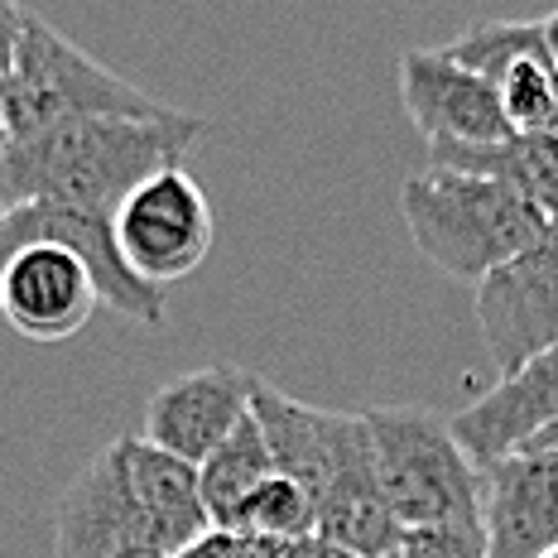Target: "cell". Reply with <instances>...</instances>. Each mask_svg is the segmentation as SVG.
<instances>
[{"label":"cell","mask_w":558,"mask_h":558,"mask_svg":"<svg viewBox=\"0 0 558 558\" xmlns=\"http://www.w3.org/2000/svg\"><path fill=\"white\" fill-rule=\"evenodd\" d=\"M207 121L189 111L87 116L0 145V213L15 203H63L116 217L125 193L149 173L183 165Z\"/></svg>","instance_id":"obj_1"},{"label":"cell","mask_w":558,"mask_h":558,"mask_svg":"<svg viewBox=\"0 0 558 558\" xmlns=\"http://www.w3.org/2000/svg\"><path fill=\"white\" fill-rule=\"evenodd\" d=\"M400 213L418 255L468 284L534 246L554 227L539 207L510 193L506 183L458 169H428L410 179L400 189Z\"/></svg>","instance_id":"obj_2"},{"label":"cell","mask_w":558,"mask_h":558,"mask_svg":"<svg viewBox=\"0 0 558 558\" xmlns=\"http://www.w3.org/2000/svg\"><path fill=\"white\" fill-rule=\"evenodd\" d=\"M165 101L145 97L135 83L111 73L92 53L77 49L68 34L44 25L39 15L25 20L15 49L10 83L0 92V145L5 140L39 135L63 121H87V116H159Z\"/></svg>","instance_id":"obj_3"},{"label":"cell","mask_w":558,"mask_h":558,"mask_svg":"<svg viewBox=\"0 0 558 558\" xmlns=\"http://www.w3.org/2000/svg\"><path fill=\"white\" fill-rule=\"evenodd\" d=\"M366 424L400 530L482 525V468L448 418L428 410H366Z\"/></svg>","instance_id":"obj_4"},{"label":"cell","mask_w":558,"mask_h":558,"mask_svg":"<svg viewBox=\"0 0 558 558\" xmlns=\"http://www.w3.org/2000/svg\"><path fill=\"white\" fill-rule=\"evenodd\" d=\"M116 251L125 270L140 275L145 284L169 289L173 279L193 275L213 251V203L193 183L183 165L149 173L140 189L125 193V203L111 217Z\"/></svg>","instance_id":"obj_5"},{"label":"cell","mask_w":558,"mask_h":558,"mask_svg":"<svg viewBox=\"0 0 558 558\" xmlns=\"http://www.w3.org/2000/svg\"><path fill=\"white\" fill-rule=\"evenodd\" d=\"M476 328L496 376H510L558 342V222L476 279Z\"/></svg>","instance_id":"obj_6"},{"label":"cell","mask_w":558,"mask_h":558,"mask_svg":"<svg viewBox=\"0 0 558 558\" xmlns=\"http://www.w3.org/2000/svg\"><path fill=\"white\" fill-rule=\"evenodd\" d=\"M101 294L87 260L63 241H25L0 260V318L29 342L83 332Z\"/></svg>","instance_id":"obj_7"},{"label":"cell","mask_w":558,"mask_h":558,"mask_svg":"<svg viewBox=\"0 0 558 558\" xmlns=\"http://www.w3.org/2000/svg\"><path fill=\"white\" fill-rule=\"evenodd\" d=\"M486 558H544L558 549V448H520L482 468Z\"/></svg>","instance_id":"obj_8"},{"label":"cell","mask_w":558,"mask_h":558,"mask_svg":"<svg viewBox=\"0 0 558 558\" xmlns=\"http://www.w3.org/2000/svg\"><path fill=\"white\" fill-rule=\"evenodd\" d=\"M400 101L414 131L438 145H482V140L510 135L501 97L482 73L462 68L444 49H404L400 53Z\"/></svg>","instance_id":"obj_9"},{"label":"cell","mask_w":558,"mask_h":558,"mask_svg":"<svg viewBox=\"0 0 558 558\" xmlns=\"http://www.w3.org/2000/svg\"><path fill=\"white\" fill-rule=\"evenodd\" d=\"M251 386H255L251 371L231 362L173 376L169 386L149 395L145 418H140V438L197 468L236 428V418L251 410Z\"/></svg>","instance_id":"obj_10"},{"label":"cell","mask_w":558,"mask_h":558,"mask_svg":"<svg viewBox=\"0 0 558 558\" xmlns=\"http://www.w3.org/2000/svg\"><path fill=\"white\" fill-rule=\"evenodd\" d=\"M448 424L476 458V468H492L496 458L520 452L530 438H539L549 424H558V342L501 376L482 400L458 410Z\"/></svg>","instance_id":"obj_11"},{"label":"cell","mask_w":558,"mask_h":558,"mask_svg":"<svg viewBox=\"0 0 558 558\" xmlns=\"http://www.w3.org/2000/svg\"><path fill=\"white\" fill-rule=\"evenodd\" d=\"M251 414H255V424H260L265 444H270L275 472L299 482L313 501H318V492L337 472V462L347 458V448L366 434V414L318 410V404H304V400H294V395L265 386L260 376H255V386H251Z\"/></svg>","instance_id":"obj_12"},{"label":"cell","mask_w":558,"mask_h":558,"mask_svg":"<svg viewBox=\"0 0 558 558\" xmlns=\"http://www.w3.org/2000/svg\"><path fill=\"white\" fill-rule=\"evenodd\" d=\"M135 539H149V534L121 476V458L107 444L58 496L53 558H111L121 544Z\"/></svg>","instance_id":"obj_13"},{"label":"cell","mask_w":558,"mask_h":558,"mask_svg":"<svg viewBox=\"0 0 558 558\" xmlns=\"http://www.w3.org/2000/svg\"><path fill=\"white\" fill-rule=\"evenodd\" d=\"M116 458H121V476L131 486V501L145 520L149 544L159 549H183L189 539H197L203 530H213L203 506V492H197V468L173 452L145 444L140 434L116 438Z\"/></svg>","instance_id":"obj_14"},{"label":"cell","mask_w":558,"mask_h":558,"mask_svg":"<svg viewBox=\"0 0 558 558\" xmlns=\"http://www.w3.org/2000/svg\"><path fill=\"white\" fill-rule=\"evenodd\" d=\"M428 165L506 183L510 193H520L549 222H558V135L554 131H510L501 140H482V145L438 140V145H428Z\"/></svg>","instance_id":"obj_15"},{"label":"cell","mask_w":558,"mask_h":558,"mask_svg":"<svg viewBox=\"0 0 558 558\" xmlns=\"http://www.w3.org/2000/svg\"><path fill=\"white\" fill-rule=\"evenodd\" d=\"M275 472V458H270V444H265L260 424H255V414L246 410L236 418V428L207 452L203 462H197V492H203V506H207V520H213L217 530L231 520V510H236L255 486L265 482V476Z\"/></svg>","instance_id":"obj_16"},{"label":"cell","mask_w":558,"mask_h":558,"mask_svg":"<svg viewBox=\"0 0 558 558\" xmlns=\"http://www.w3.org/2000/svg\"><path fill=\"white\" fill-rule=\"evenodd\" d=\"M313 496L299 482H289L284 472H270L260 486L231 510V520L222 530L246 534V539H275V544H294L313 534Z\"/></svg>","instance_id":"obj_17"},{"label":"cell","mask_w":558,"mask_h":558,"mask_svg":"<svg viewBox=\"0 0 558 558\" xmlns=\"http://www.w3.org/2000/svg\"><path fill=\"white\" fill-rule=\"evenodd\" d=\"M496 97L510 131H554L558 135V63L549 49L520 53L496 77Z\"/></svg>","instance_id":"obj_18"},{"label":"cell","mask_w":558,"mask_h":558,"mask_svg":"<svg viewBox=\"0 0 558 558\" xmlns=\"http://www.w3.org/2000/svg\"><path fill=\"white\" fill-rule=\"evenodd\" d=\"M534 49H549L544 44V20H486V25H472L468 34L444 44L448 58H458L462 68L482 73L492 87L520 53H534Z\"/></svg>","instance_id":"obj_19"},{"label":"cell","mask_w":558,"mask_h":558,"mask_svg":"<svg viewBox=\"0 0 558 558\" xmlns=\"http://www.w3.org/2000/svg\"><path fill=\"white\" fill-rule=\"evenodd\" d=\"M386 558H486L482 525H424L404 530Z\"/></svg>","instance_id":"obj_20"},{"label":"cell","mask_w":558,"mask_h":558,"mask_svg":"<svg viewBox=\"0 0 558 558\" xmlns=\"http://www.w3.org/2000/svg\"><path fill=\"white\" fill-rule=\"evenodd\" d=\"M29 10L20 0H0V92L10 83V68H15V49H20V34H25Z\"/></svg>","instance_id":"obj_21"},{"label":"cell","mask_w":558,"mask_h":558,"mask_svg":"<svg viewBox=\"0 0 558 558\" xmlns=\"http://www.w3.org/2000/svg\"><path fill=\"white\" fill-rule=\"evenodd\" d=\"M246 549V534H231V530H203L197 539H189L183 549H173V558H241Z\"/></svg>","instance_id":"obj_22"},{"label":"cell","mask_w":558,"mask_h":558,"mask_svg":"<svg viewBox=\"0 0 558 558\" xmlns=\"http://www.w3.org/2000/svg\"><path fill=\"white\" fill-rule=\"evenodd\" d=\"M284 558H356V554L342 549V544H328L323 534H308V539L284 544Z\"/></svg>","instance_id":"obj_23"},{"label":"cell","mask_w":558,"mask_h":558,"mask_svg":"<svg viewBox=\"0 0 558 558\" xmlns=\"http://www.w3.org/2000/svg\"><path fill=\"white\" fill-rule=\"evenodd\" d=\"M111 558H173V554L159 549V544H149V539H135V544H121Z\"/></svg>","instance_id":"obj_24"},{"label":"cell","mask_w":558,"mask_h":558,"mask_svg":"<svg viewBox=\"0 0 558 558\" xmlns=\"http://www.w3.org/2000/svg\"><path fill=\"white\" fill-rule=\"evenodd\" d=\"M241 558H284V544H275V539H246Z\"/></svg>","instance_id":"obj_25"},{"label":"cell","mask_w":558,"mask_h":558,"mask_svg":"<svg viewBox=\"0 0 558 558\" xmlns=\"http://www.w3.org/2000/svg\"><path fill=\"white\" fill-rule=\"evenodd\" d=\"M544 44H549V53L558 63V10H554V15H544Z\"/></svg>","instance_id":"obj_26"},{"label":"cell","mask_w":558,"mask_h":558,"mask_svg":"<svg viewBox=\"0 0 558 558\" xmlns=\"http://www.w3.org/2000/svg\"><path fill=\"white\" fill-rule=\"evenodd\" d=\"M525 448H558V424H549V428H544L539 438H530Z\"/></svg>","instance_id":"obj_27"}]
</instances>
